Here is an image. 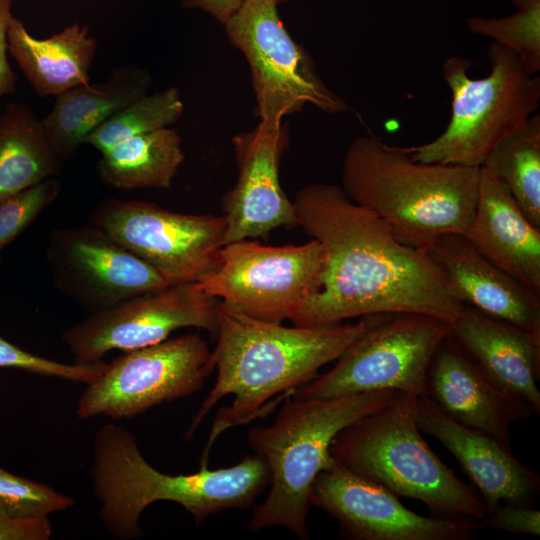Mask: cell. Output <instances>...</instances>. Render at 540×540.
I'll list each match as a JSON object with an SVG mask.
<instances>
[{
  "label": "cell",
  "instance_id": "obj_8",
  "mask_svg": "<svg viewBox=\"0 0 540 540\" xmlns=\"http://www.w3.org/2000/svg\"><path fill=\"white\" fill-rule=\"evenodd\" d=\"M223 26L249 64L260 120L281 121L307 104L331 114L348 110L322 80L310 54L288 33L276 3L244 0Z\"/></svg>",
  "mask_w": 540,
  "mask_h": 540
},
{
  "label": "cell",
  "instance_id": "obj_18",
  "mask_svg": "<svg viewBox=\"0 0 540 540\" xmlns=\"http://www.w3.org/2000/svg\"><path fill=\"white\" fill-rule=\"evenodd\" d=\"M416 420L420 431L438 440L473 481L486 514L502 502L532 507L540 493L539 474L511 449L449 418L426 395L417 397Z\"/></svg>",
  "mask_w": 540,
  "mask_h": 540
},
{
  "label": "cell",
  "instance_id": "obj_27",
  "mask_svg": "<svg viewBox=\"0 0 540 540\" xmlns=\"http://www.w3.org/2000/svg\"><path fill=\"white\" fill-rule=\"evenodd\" d=\"M183 111L184 104L176 87L148 93L94 128L83 144L91 145L103 154L129 138L174 124Z\"/></svg>",
  "mask_w": 540,
  "mask_h": 540
},
{
  "label": "cell",
  "instance_id": "obj_6",
  "mask_svg": "<svg viewBox=\"0 0 540 540\" xmlns=\"http://www.w3.org/2000/svg\"><path fill=\"white\" fill-rule=\"evenodd\" d=\"M417 397L396 391L386 405L341 429L330 444L331 456L396 496L423 502L435 516L481 520V498L421 436Z\"/></svg>",
  "mask_w": 540,
  "mask_h": 540
},
{
  "label": "cell",
  "instance_id": "obj_10",
  "mask_svg": "<svg viewBox=\"0 0 540 540\" xmlns=\"http://www.w3.org/2000/svg\"><path fill=\"white\" fill-rule=\"evenodd\" d=\"M214 368L212 351L197 332L125 351L86 385L77 403V416L136 417L199 391Z\"/></svg>",
  "mask_w": 540,
  "mask_h": 540
},
{
  "label": "cell",
  "instance_id": "obj_13",
  "mask_svg": "<svg viewBox=\"0 0 540 540\" xmlns=\"http://www.w3.org/2000/svg\"><path fill=\"white\" fill-rule=\"evenodd\" d=\"M218 303L195 282L171 284L90 314L61 338L76 364L102 361L114 349L125 352L160 343L180 328L195 327L216 338Z\"/></svg>",
  "mask_w": 540,
  "mask_h": 540
},
{
  "label": "cell",
  "instance_id": "obj_20",
  "mask_svg": "<svg viewBox=\"0 0 540 540\" xmlns=\"http://www.w3.org/2000/svg\"><path fill=\"white\" fill-rule=\"evenodd\" d=\"M464 235L492 264L540 295V228L481 167L476 207Z\"/></svg>",
  "mask_w": 540,
  "mask_h": 540
},
{
  "label": "cell",
  "instance_id": "obj_5",
  "mask_svg": "<svg viewBox=\"0 0 540 540\" xmlns=\"http://www.w3.org/2000/svg\"><path fill=\"white\" fill-rule=\"evenodd\" d=\"M396 391L382 390L326 398L288 397L269 426L254 427L248 442L270 473V491L253 507L250 531L281 526L309 539L307 517L317 475L335 463L329 448L335 435L380 409Z\"/></svg>",
  "mask_w": 540,
  "mask_h": 540
},
{
  "label": "cell",
  "instance_id": "obj_17",
  "mask_svg": "<svg viewBox=\"0 0 540 540\" xmlns=\"http://www.w3.org/2000/svg\"><path fill=\"white\" fill-rule=\"evenodd\" d=\"M425 395L449 418L511 449L510 426L539 412L502 390L470 358L451 333L430 361Z\"/></svg>",
  "mask_w": 540,
  "mask_h": 540
},
{
  "label": "cell",
  "instance_id": "obj_22",
  "mask_svg": "<svg viewBox=\"0 0 540 540\" xmlns=\"http://www.w3.org/2000/svg\"><path fill=\"white\" fill-rule=\"evenodd\" d=\"M149 72L134 64L114 67L100 83H85L55 96L51 111L41 119L46 137L62 161L73 157L94 128L117 111L148 94Z\"/></svg>",
  "mask_w": 540,
  "mask_h": 540
},
{
  "label": "cell",
  "instance_id": "obj_21",
  "mask_svg": "<svg viewBox=\"0 0 540 540\" xmlns=\"http://www.w3.org/2000/svg\"><path fill=\"white\" fill-rule=\"evenodd\" d=\"M452 335L499 388L540 411V337L465 305Z\"/></svg>",
  "mask_w": 540,
  "mask_h": 540
},
{
  "label": "cell",
  "instance_id": "obj_15",
  "mask_svg": "<svg viewBox=\"0 0 540 540\" xmlns=\"http://www.w3.org/2000/svg\"><path fill=\"white\" fill-rule=\"evenodd\" d=\"M310 503L337 520L343 539L473 540L479 530L478 521L419 515L381 484L337 461L317 475Z\"/></svg>",
  "mask_w": 540,
  "mask_h": 540
},
{
  "label": "cell",
  "instance_id": "obj_26",
  "mask_svg": "<svg viewBox=\"0 0 540 540\" xmlns=\"http://www.w3.org/2000/svg\"><path fill=\"white\" fill-rule=\"evenodd\" d=\"M481 168L501 182L529 221L540 228V114L503 137Z\"/></svg>",
  "mask_w": 540,
  "mask_h": 540
},
{
  "label": "cell",
  "instance_id": "obj_16",
  "mask_svg": "<svg viewBox=\"0 0 540 540\" xmlns=\"http://www.w3.org/2000/svg\"><path fill=\"white\" fill-rule=\"evenodd\" d=\"M290 141L288 123L262 121L232 138L238 170L223 196L226 218L223 245L241 239H266L279 227H298L295 207L284 193L279 166Z\"/></svg>",
  "mask_w": 540,
  "mask_h": 540
},
{
  "label": "cell",
  "instance_id": "obj_28",
  "mask_svg": "<svg viewBox=\"0 0 540 540\" xmlns=\"http://www.w3.org/2000/svg\"><path fill=\"white\" fill-rule=\"evenodd\" d=\"M516 7L513 14L467 19L468 29L475 35L489 37L493 43L513 52L531 75L540 71V0H510Z\"/></svg>",
  "mask_w": 540,
  "mask_h": 540
},
{
  "label": "cell",
  "instance_id": "obj_31",
  "mask_svg": "<svg viewBox=\"0 0 540 540\" xmlns=\"http://www.w3.org/2000/svg\"><path fill=\"white\" fill-rule=\"evenodd\" d=\"M106 363L66 364L26 351L0 335V368L18 369L28 373L56 377L89 384L104 371Z\"/></svg>",
  "mask_w": 540,
  "mask_h": 540
},
{
  "label": "cell",
  "instance_id": "obj_35",
  "mask_svg": "<svg viewBox=\"0 0 540 540\" xmlns=\"http://www.w3.org/2000/svg\"><path fill=\"white\" fill-rule=\"evenodd\" d=\"M244 0H181L186 8L200 9L224 25L239 9Z\"/></svg>",
  "mask_w": 540,
  "mask_h": 540
},
{
  "label": "cell",
  "instance_id": "obj_7",
  "mask_svg": "<svg viewBox=\"0 0 540 540\" xmlns=\"http://www.w3.org/2000/svg\"><path fill=\"white\" fill-rule=\"evenodd\" d=\"M487 55L490 73L480 79L468 75V59L451 56L444 61L451 117L434 140L403 147L413 160L480 168L503 137L538 112L540 77L529 74L517 56L501 45L492 43Z\"/></svg>",
  "mask_w": 540,
  "mask_h": 540
},
{
  "label": "cell",
  "instance_id": "obj_32",
  "mask_svg": "<svg viewBox=\"0 0 540 540\" xmlns=\"http://www.w3.org/2000/svg\"><path fill=\"white\" fill-rule=\"evenodd\" d=\"M479 529L540 535V510L530 506L500 504L477 522Z\"/></svg>",
  "mask_w": 540,
  "mask_h": 540
},
{
  "label": "cell",
  "instance_id": "obj_33",
  "mask_svg": "<svg viewBox=\"0 0 540 540\" xmlns=\"http://www.w3.org/2000/svg\"><path fill=\"white\" fill-rule=\"evenodd\" d=\"M52 526L46 518H16L0 506V540H48Z\"/></svg>",
  "mask_w": 540,
  "mask_h": 540
},
{
  "label": "cell",
  "instance_id": "obj_25",
  "mask_svg": "<svg viewBox=\"0 0 540 540\" xmlns=\"http://www.w3.org/2000/svg\"><path fill=\"white\" fill-rule=\"evenodd\" d=\"M179 134L165 127L129 138L97 162L100 180L117 189L170 188L184 160Z\"/></svg>",
  "mask_w": 540,
  "mask_h": 540
},
{
  "label": "cell",
  "instance_id": "obj_2",
  "mask_svg": "<svg viewBox=\"0 0 540 540\" xmlns=\"http://www.w3.org/2000/svg\"><path fill=\"white\" fill-rule=\"evenodd\" d=\"M387 315L362 316L356 323L285 327L251 318L219 301L217 345L212 351L217 379L184 438L193 436L221 398H234L216 414L200 467L207 466L222 433L264 417Z\"/></svg>",
  "mask_w": 540,
  "mask_h": 540
},
{
  "label": "cell",
  "instance_id": "obj_23",
  "mask_svg": "<svg viewBox=\"0 0 540 540\" xmlns=\"http://www.w3.org/2000/svg\"><path fill=\"white\" fill-rule=\"evenodd\" d=\"M8 52L40 97L57 96L90 81L97 40L77 22L39 39L16 17L10 21Z\"/></svg>",
  "mask_w": 540,
  "mask_h": 540
},
{
  "label": "cell",
  "instance_id": "obj_29",
  "mask_svg": "<svg viewBox=\"0 0 540 540\" xmlns=\"http://www.w3.org/2000/svg\"><path fill=\"white\" fill-rule=\"evenodd\" d=\"M74 500L50 486L0 467V506L16 518H46L73 506Z\"/></svg>",
  "mask_w": 540,
  "mask_h": 540
},
{
  "label": "cell",
  "instance_id": "obj_36",
  "mask_svg": "<svg viewBox=\"0 0 540 540\" xmlns=\"http://www.w3.org/2000/svg\"><path fill=\"white\" fill-rule=\"evenodd\" d=\"M270 1L276 3L277 5H280V4L285 3V2H287L289 0H270Z\"/></svg>",
  "mask_w": 540,
  "mask_h": 540
},
{
  "label": "cell",
  "instance_id": "obj_34",
  "mask_svg": "<svg viewBox=\"0 0 540 540\" xmlns=\"http://www.w3.org/2000/svg\"><path fill=\"white\" fill-rule=\"evenodd\" d=\"M12 0H0V101L5 95L16 92L18 77L8 58L7 32L12 14Z\"/></svg>",
  "mask_w": 540,
  "mask_h": 540
},
{
  "label": "cell",
  "instance_id": "obj_4",
  "mask_svg": "<svg viewBox=\"0 0 540 540\" xmlns=\"http://www.w3.org/2000/svg\"><path fill=\"white\" fill-rule=\"evenodd\" d=\"M479 177L478 167L418 162L370 134L348 147L340 186L401 243L425 250L440 235L466 232Z\"/></svg>",
  "mask_w": 540,
  "mask_h": 540
},
{
  "label": "cell",
  "instance_id": "obj_9",
  "mask_svg": "<svg viewBox=\"0 0 540 540\" xmlns=\"http://www.w3.org/2000/svg\"><path fill=\"white\" fill-rule=\"evenodd\" d=\"M451 331L448 323L430 315L389 314L344 351L333 368L291 396L326 398L382 390L425 395L432 356Z\"/></svg>",
  "mask_w": 540,
  "mask_h": 540
},
{
  "label": "cell",
  "instance_id": "obj_19",
  "mask_svg": "<svg viewBox=\"0 0 540 540\" xmlns=\"http://www.w3.org/2000/svg\"><path fill=\"white\" fill-rule=\"evenodd\" d=\"M424 251L465 305L540 337V295L487 260L464 234L440 235Z\"/></svg>",
  "mask_w": 540,
  "mask_h": 540
},
{
  "label": "cell",
  "instance_id": "obj_14",
  "mask_svg": "<svg viewBox=\"0 0 540 540\" xmlns=\"http://www.w3.org/2000/svg\"><path fill=\"white\" fill-rule=\"evenodd\" d=\"M46 260L55 286L90 314L171 285L152 266L88 223L53 230Z\"/></svg>",
  "mask_w": 540,
  "mask_h": 540
},
{
  "label": "cell",
  "instance_id": "obj_24",
  "mask_svg": "<svg viewBox=\"0 0 540 540\" xmlns=\"http://www.w3.org/2000/svg\"><path fill=\"white\" fill-rule=\"evenodd\" d=\"M41 119L23 102L10 101L0 111V202L61 173Z\"/></svg>",
  "mask_w": 540,
  "mask_h": 540
},
{
  "label": "cell",
  "instance_id": "obj_3",
  "mask_svg": "<svg viewBox=\"0 0 540 540\" xmlns=\"http://www.w3.org/2000/svg\"><path fill=\"white\" fill-rule=\"evenodd\" d=\"M92 457L90 474L100 520L121 540L142 537L140 516L156 501L180 504L198 526L224 510L250 507L270 482L266 461L255 453L228 468L203 466L192 474L163 473L145 459L134 435L116 424L97 431Z\"/></svg>",
  "mask_w": 540,
  "mask_h": 540
},
{
  "label": "cell",
  "instance_id": "obj_30",
  "mask_svg": "<svg viewBox=\"0 0 540 540\" xmlns=\"http://www.w3.org/2000/svg\"><path fill=\"white\" fill-rule=\"evenodd\" d=\"M60 191L61 182L49 177L0 202V252L57 198Z\"/></svg>",
  "mask_w": 540,
  "mask_h": 540
},
{
  "label": "cell",
  "instance_id": "obj_1",
  "mask_svg": "<svg viewBox=\"0 0 540 540\" xmlns=\"http://www.w3.org/2000/svg\"><path fill=\"white\" fill-rule=\"evenodd\" d=\"M298 227L324 253L316 283L289 317L295 326H323L373 314L418 313L451 328L465 304L424 250L401 243L338 184L314 183L293 201Z\"/></svg>",
  "mask_w": 540,
  "mask_h": 540
},
{
  "label": "cell",
  "instance_id": "obj_12",
  "mask_svg": "<svg viewBox=\"0 0 540 540\" xmlns=\"http://www.w3.org/2000/svg\"><path fill=\"white\" fill-rule=\"evenodd\" d=\"M93 225L158 271L169 284L196 282L220 262L224 215L183 214L147 201L109 198L90 213Z\"/></svg>",
  "mask_w": 540,
  "mask_h": 540
},
{
  "label": "cell",
  "instance_id": "obj_11",
  "mask_svg": "<svg viewBox=\"0 0 540 540\" xmlns=\"http://www.w3.org/2000/svg\"><path fill=\"white\" fill-rule=\"evenodd\" d=\"M323 261L315 239L283 246L241 239L223 245L219 265L195 283L246 316L280 324L311 292Z\"/></svg>",
  "mask_w": 540,
  "mask_h": 540
}]
</instances>
